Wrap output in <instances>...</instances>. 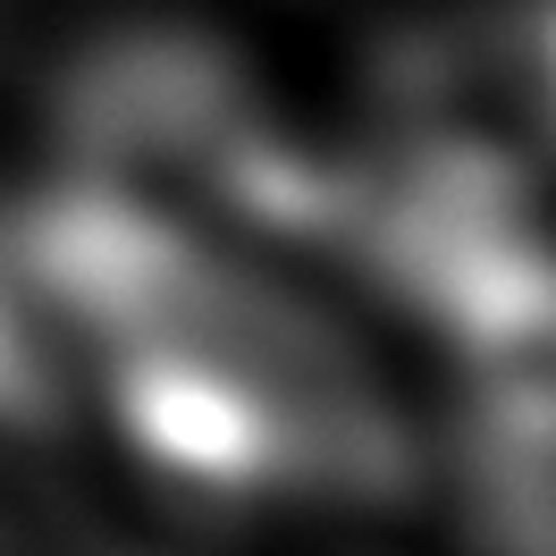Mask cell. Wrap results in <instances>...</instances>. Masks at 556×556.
<instances>
[{"mask_svg":"<svg viewBox=\"0 0 556 556\" xmlns=\"http://www.w3.org/2000/svg\"><path fill=\"white\" fill-rule=\"evenodd\" d=\"M60 203L177 253H244V237L338 211L329 177L270 127L262 85L203 35H118L68 85Z\"/></svg>","mask_w":556,"mask_h":556,"instance_id":"1","label":"cell"},{"mask_svg":"<svg viewBox=\"0 0 556 556\" xmlns=\"http://www.w3.org/2000/svg\"><path fill=\"white\" fill-rule=\"evenodd\" d=\"M380 118L388 169L522 203L556 169V0H497L405 35Z\"/></svg>","mask_w":556,"mask_h":556,"instance_id":"2","label":"cell"},{"mask_svg":"<svg viewBox=\"0 0 556 556\" xmlns=\"http://www.w3.org/2000/svg\"><path fill=\"white\" fill-rule=\"evenodd\" d=\"M17 237H26V211H0V295H9V270H17ZM0 405H9V388H0ZM9 414H17V405H9Z\"/></svg>","mask_w":556,"mask_h":556,"instance_id":"3","label":"cell"}]
</instances>
